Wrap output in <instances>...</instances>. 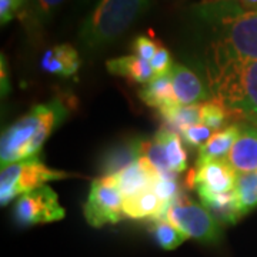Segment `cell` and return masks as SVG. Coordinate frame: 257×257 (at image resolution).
<instances>
[{
  "mask_svg": "<svg viewBox=\"0 0 257 257\" xmlns=\"http://www.w3.org/2000/svg\"><path fill=\"white\" fill-rule=\"evenodd\" d=\"M155 138L162 143V146L165 149L166 159L169 162L170 169L177 175L180 172H184L187 169V155H186V150L182 145L180 136L173 130L163 127L157 132Z\"/></svg>",
  "mask_w": 257,
  "mask_h": 257,
  "instance_id": "obj_21",
  "label": "cell"
},
{
  "mask_svg": "<svg viewBox=\"0 0 257 257\" xmlns=\"http://www.w3.org/2000/svg\"><path fill=\"white\" fill-rule=\"evenodd\" d=\"M40 67L47 73L70 77L77 73L80 67V56L77 50L69 43L57 45L43 53Z\"/></svg>",
  "mask_w": 257,
  "mask_h": 257,
  "instance_id": "obj_14",
  "label": "cell"
},
{
  "mask_svg": "<svg viewBox=\"0 0 257 257\" xmlns=\"http://www.w3.org/2000/svg\"><path fill=\"white\" fill-rule=\"evenodd\" d=\"M83 211L87 223L93 227L116 224L124 217L123 196L110 177H99L93 180Z\"/></svg>",
  "mask_w": 257,
  "mask_h": 257,
  "instance_id": "obj_7",
  "label": "cell"
},
{
  "mask_svg": "<svg viewBox=\"0 0 257 257\" xmlns=\"http://www.w3.org/2000/svg\"><path fill=\"white\" fill-rule=\"evenodd\" d=\"M140 99L146 103L147 106L155 107L157 110L177 104L173 93V83L172 74H166L162 77H156L150 83L145 84L143 89L139 90Z\"/></svg>",
  "mask_w": 257,
  "mask_h": 257,
  "instance_id": "obj_19",
  "label": "cell"
},
{
  "mask_svg": "<svg viewBox=\"0 0 257 257\" xmlns=\"http://www.w3.org/2000/svg\"><path fill=\"white\" fill-rule=\"evenodd\" d=\"M153 192L156 193L157 197L162 200L166 206H172L176 202L180 200V189L179 183L176 180H169V179H159L153 187Z\"/></svg>",
  "mask_w": 257,
  "mask_h": 257,
  "instance_id": "obj_27",
  "label": "cell"
},
{
  "mask_svg": "<svg viewBox=\"0 0 257 257\" xmlns=\"http://www.w3.org/2000/svg\"><path fill=\"white\" fill-rule=\"evenodd\" d=\"M149 0H100L83 22L79 40L87 50L113 43L146 10Z\"/></svg>",
  "mask_w": 257,
  "mask_h": 257,
  "instance_id": "obj_4",
  "label": "cell"
},
{
  "mask_svg": "<svg viewBox=\"0 0 257 257\" xmlns=\"http://www.w3.org/2000/svg\"><path fill=\"white\" fill-rule=\"evenodd\" d=\"M234 193L241 216L257 207V173H237Z\"/></svg>",
  "mask_w": 257,
  "mask_h": 257,
  "instance_id": "obj_22",
  "label": "cell"
},
{
  "mask_svg": "<svg viewBox=\"0 0 257 257\" xmlns=\"http://www.w3.org/2000/svg\"><path fill=\"white\" fill-rule=\"evenodd\" d=\"M170 74H172L173 93L177 104L182 106L199 104L207 97V90L204 84L190 67L176 63Z\"/></svg>",
  "mask_w": 257,
  "mask_h": 257,
  "instance_id": "obj_13",
  "label": "cell"
},
{
  "mask_svg": "<svg viewBox=\"0 0 257 257\" xmlns=\"http://www.w3.org/2000/svg\"><path fill=\"white\" fill-rule=\"evenodd\" d=\"M236 179L237 173L227 159H216L196 166L187 177V186L213 193H227L234 190Z\"/></svg>",
  "mask_w": 257,
  "mask_h": 257,
  "instance_id": "obj_9",
  "label": "cell"
},
{
  "mask_svg": "<svg viewBox=\"0 0 257 257\" xmlns=\"http://www.w3.org/2000/svg\"><path fill=\"white\" fill-rule=\"evenodd\" d=\"M106 67H107L109 73L126 77L128 80H133L140 84H147L153 79H156L155 72L150 66V62L143 60L136 55L110 59L106 62Z\"/></svg>",
  "mask_w": 257,
  "mask_h": 257,
  "instance_id": "obj_17",
  "label": "cell"
},
{
  "mask_svg": "<svg viewBox=\"0 0 257 257\" xmlns=\"http://www.w3.org/2000/svg\"><path fill=\"white\" fill-rule=\"evenodd\" d=\"M159 46L160 45L156 43L153 39L143 36V35L138 36L132 42V49H133L135 55L139 56L143 60H147V62H150L153 59V56L156 55Z\"/></svg>",
  "mask_w": 257,
  "mask_h": 257,
  "instance_id": "obj_29",
  "label": "cell"
},
{
  "mask_svg": "<svg viewBox=\"0 0 257 257\" xmlns=\"http://www.w3.org/2000/svg\"><path fill=\"white\" fill-rule=\"evenodd\" d=\"M170 207L162 203L153 190L135 194L123 199V213L130 219H146L152 217L157 220H165L166 213Z\"/></svg>",
  "mask_w": 257,
  "mask_h": 257,
  "instance_id": "obj_16",
  "label": "cell"
},
{
  "mask_svg": "<svg viewBox=\"0 0 257 257\" xmlns=\"http://www.w3.org/2000/svg\"><path fill=\"white\" fill-rule=\"evenodd\" d=\"M110 179L123 196V199H127L139 193L153 190L160 177L146 157L140 156V159L133 165L127 166L117 175L110 176Z\"/></svg>",
  "mask_w": 257,
  "mask_h": 257,
  "instance_id": "obj_10",
  "label": "cell"
},
{
  "mask_svg": "<svg viewBox=\"0 0 257 257\" xmlns=\"http://www.w3.org/2000/svg\"><path fill=\"white\" fill-rule=\"evenodd\" d=\"M239 5L244 10H257V0H239Z\"/></svg>",
  "mask_w": 257,
  "mask_h": 257,
  "instance_id": "obj_32",
  "label": "cell"
},
{
  "mask_svg": "<svg viewBox=\"0 0 257 257\" xmlns=\"http://www.w3.org/2000/svg\"><path fill=\"white\" fill-rule=\"evenodd\" d=\"M64 0H36L35 3V18L37 20H46L52 16Z\"/></svg>",
  "mask_w": 257,
  "mask_h": 257,
  "instance_id": "obj_30",
  "label": "cell"
},
{
  "mask_svg": "<svg viewBox=\"0 0 257 257\" xmlns=\"http://www.w3.org/2000/svg\"><path fill=\"white\" fill-rule=\"evenodd\" d=\"M180 230L186 237L206 244H217L221 240V224L203 204L176 202L166 213V219Z\"/></svg>",
  "mask_w": 257,
  "mask_h": 257,
  "instance_id": "obj_6",
  "label": "cell"
},
{
  "mask_svg": "<svg viewBox=\"0 0 257 257\" xmlns=\"http://www.w3.org/2000/svg\"><path fill=\"white\" fill-rule=\"evenodd\" d=\"M142 156L146 157L149 160V163L153 166V169L156 170L160 179L176 180L177 173L170 169L169 162L166 159L165 149L156 138L152 139V140H143V143H142Z\"/></svg>",
  "mask_w": 257,
  "mask_h": 257,
  "instance_id": "obj_23",
  "label": "cell"
},
{
  "mask_svg": "<svg viewBox=\"0 0 257 257\" xmlns=\"http://www.w3.org/2000/svg\"><path fill=\"white\" fill-rule=\"evenodd\" d=\"M64 214L57 193L46 184L20 196L15 204V219L23 227L59 221Z\"/></svg>",
  "mask_w": 257,
  "mask_h": 257,
  "instance_id": "obj_8",
  "label": "cell"
},
{
  "mask_svg": "<svg viewBox=\"0 0 257 257\" xmlns=\"http://www.w3.org/2000/svg\"><path fill=\"white\" fill-rule=\"evenodd\" d=\"M16 12H18V6L15 5L13 0H0V20H2V25L9 23Z\"/></svg>",
  "mask_w": 257,
  "mask_h": 257,
  "instance_id": "obj_31",
  "label": "cell"
},
{
  "mask_svg": "<svg viewBox=\"0 0 257 257\" xmlns=\"http://www.w3.org/2000/svg\"><path fill=\"white\" fill-rule=\"evenodd\" d=\"M203 206L210 211L211 216L223 224H234L243 216L240 214L237 197L234 190L227 193H213L204 189H196Z\"/></svg>",
  "mask_w": 257,
  "mask_h": 257,
  "instance_id": "obj_15",
  "label": "cell"
},
{
  "mask_svg": "<svg viewBox=\"0 0 257 257\" xmlns=\"http://www.w3.org/2000/svg\"><path fill=\"white\" fill-rule=\"evenodd\" d=\"M159 114L165 120V127L182 133L186 127L202 123V104H173L160 109Z\"/></svg>",
  "mask_w": 257,
  "mask_h": 257,
  "instance_id": "obj_20",
  "label": "cell"
},
{
  "mask_svg": "<svg viewBox=\"0 0 257 257\" xmlns=\"http://www.w3.org/2000/svg\"><path fill=\"white\" fill-rule=\"evenodd\" d=\"M180 135L186 142V145L194 147V149H200L210 140L214 133L210 127L204 126L203 123H199V124H193V126L186 127Z\"/></svg>",
  "mask_w": 257,
  "mask_h": 257,
  "instance_id": "obj_26",
  "label": "cell"
},
{
  "mask_svg": "<svg viewBox=\"0 0 257 257\" xmlns=\"http://www.w3.org/2000/svg\"><path fill=\"white\" fill-rule=\"evenodd\" d=\"M143 139H126L109 147L99 160V170L103 177H110L133 165L142 156Z\"/></svg>",
  "mask_w": 257,
  "mask_h": 257,
  "instance_id": "obj_11",
  "label": "cell"
},
{
  "mask_svg": "<svg viewBox=\"0 0 257 257\" xmlns=\"http://www.w3.org/2000/svg\"><path fill=\"white\" fill-rule=\"evenodd\" d=\"M13 2H15V5H16V6H18V9H19V8H20V6H22V3H23V2H25V0H13Z\"/></svg>",
  "mask_w": 257,
  "mask_h": 257,
  "instance_id": "obj_33",
  "label": "cell"
},
{
  "mask_svg": "<svg viewBox=\"0 0 257 257\" xmlns=\"http://www.w3.org/2000/svg\"><path fill=\"white\" fill-rule=\"evenodd\" d=\"M72 177L70 173L47 167L37 156L2 166L0 204L5 207L13 199L45 186L47 182Z\"/></svg>",
  "mask_w": 257,
  "mask_h": 257,
  "instance_id": "obj_5",
  "label": "cell"
},
{
  "mask_svg": "<svg viewBox=\"0 0 257 257\" xmlns=\"http://www.w3.org/2000/svg\"><path fill=\"white\" fill-rule=\"evenodd\" d=\"M229 165L236 173H254L257 170V126L241 124L237 140L227 155Z\"/></svg>",
  "mask_w": 257,
  "mask_h": 257,
  "instance_id": "obj_12",
  "label": "cell"
},
{
  "mask_svg": "<svg viewBox=\"0 0 257 257\" xmlns=\"http://www.w3.org/2000/svg\"><path fill=\"white\" fill-rule=\"evenodd\" d=\"M213 100L257 126V60L204 59Z\"/></svg>",
  "mask_w": 257,
  "mask_h": 257,
  "instance_id": "obj_2",
  "label": "cell"
},
{
  "mask_svg": "<svg viewBox=\"0 0 257 257\" xmlns=\"http://www.w3.org/2000/svg\"><path fill=\"white\" fill-rule=\"evenodd\" d=\"M153 236L156 239L157 244L165 250H173L183 244L187 237L180 230L175 227L172 223L167 220H157L153 227Z\"/></svg>",
  "mask_w": 257,
  "mask_h": 257,
  "instance_id": "obj_25",
  "label": "cell"
},
{
  "mask_svg": "<svg viewBox=\"0 0 257 257\" xmlns=\"http://www.w3.org/2000/svg\"><path fill=\"white\" fill-rule=\"evenodd\" d=\"M67 116L63 101L37 104L28 114L3 130L0 139L2 166L37 156L49 136Z\"/></svg>",
  "mask_w": 257,
  "mask_h": 257,
  "instance_id": "obj_3",
  "label": "cell"
},
{
  "mask_svg": "<svg viewBox=\"0 0 257 257\" xmlns=\"http://www.w3.org/2000/svg\"><path fill=\"white\" fill-rule=\"evenodd\" d=\"M209 36L206 59L257 60V10L234 0H213L194 6Z\"/></svg>",
  "mask_w": 257,
  "mask_h": 257,
  "instance_id": "obj_1",
  "label": "cell"
},
{
  "mask_svg": "<svg viewBox=\"0 0 257 257\" xmlns=\"http://www.w3.org/2000/svg\"><path fill=\"white\" fill-rule=\"evenodd\" d=\"M240 130H241V123H233L220 132H216L210 140L199 149L196 166H200L216 159H226L234 142L239 138Z\"/></svg>",
  "mask_w": 257,
  "mask_h": 257,
  "instance_id": "obj_18",
  "label": "cell"
},
{
  "mask_svg": "<svg viewBox=\"0 0 257 257\" xmlns=\"http://www.w3.org/2000/svg\"><path fill=\"white\" fill-rule=\"evenodd\" d=\"M231 117H236V114L219 101L211 100L202 104V123L213 132H220L223 127H227L226 124Z\"/></svg>",
  "mask_w": 257,
  "mask_h": 257,
  "instance_id": "obj_24",
  "label": "cell"
},
{
  "mask_svg": "<svg viewBox=\"0 0 257 257\" xmlns=\"http://www.w3.org/2000/svg\"><path fill=\"white\" fill-rule=\"evenodd\" d=\"M150 66H152V69L155 72V76L156 77H162V76H166V74H169L172 72L175 63L172 60L170 52L165 46L160 45L159 49H157L156 55L153 56V59L150 60Z\"/></svg>",
  "mask_w": 257,
  "mask_h": 257,
  "instance_id": "obj_28",
  "label": "cell"
}]
</instances>
